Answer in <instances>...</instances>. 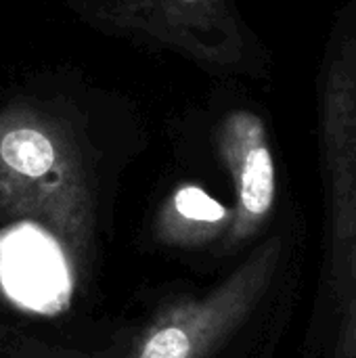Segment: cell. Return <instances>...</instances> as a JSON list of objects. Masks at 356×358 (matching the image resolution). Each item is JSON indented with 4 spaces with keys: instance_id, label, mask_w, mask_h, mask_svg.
Instances as JSON below:
<instances>
[{
    "instance_id": "cell-1",
    "label": "cell",
    "mask_w": 356,
    "mask_h": 358,
    "mask_svg": "<svg viewBox=\"0 0 356 358\" xmlns=\"http://www.w3.org/2000/svg\"><path fill=\"white\" fill-rule=\"evenodd\" d=\"M94 180L82 136L34 103L0 107V216L48 231L73 262L94 237Z\"/></svg>"
},
{
    "instance_id": "cell-2",
    "label": "cell",
    "mask_w": 356,
    "mask_h": 358,
    "mask_svg": "<svg viewBox=\"0 0 356 358\" xmlns=\"http://www.w3.org/2000/svg\"><path fill=\"white\" fill-rule=\"evenodd\" d=\"M103 36L172 52L210 73H237L252 59L250 31L233 0H65Z\"/></svg>"
},
{
    "instance_id": "cell-3",
    "label": "cell",
    "mask_w": 356,
    "mask_h": 358,
    "mask_svg": "<svg viewBox=\"0 0 356 358\" xmlns=\"http://www.w3.org/2000/svg\"><path fill=\"white\" fill-rule=\"evenodd\" d=\"M319 147L332 277L348 298L356 287V31L336 38L321 71Z\"/></svg>"
},
{
    "instance_id": "cell-4",
    "label": "cell",
    "mask_w": 356,
    "mask_h": 358,
    "mask_svg": "<svg viewBox=\"0 0 356 358\" xmlns=\"http://www.w3.org/2000/svg\"><path fill=\"white\" fill-rule=\"evenodd\" d=\"M281 256V239L262 243L218 287L166 310L147 331L136 358H208L256 308Z\"/></svg>"
},
{
    "instance_id": "cell-5",
    "label": "cell",
    "mask_w": 356,
    "mask_h": 358,
    "mask_svg": "<svg viewBox=\"0 0 356 358\" xmlns=\"http://www.w3.org/2000/svg\"><path fill=\"white\" fill-rule=\"evenodd\" d=\"M214 145L233 189L229 245L252 239L271 218L277 201V166L264 120L250 109L229 111L214 130Z\"/></svg>"
},
{
    "instance_id": "cell-6",
    "label": "cell",
    "mask_w": 356,
    "mask_h": 358,
    "mask_svg": "<svg viewBox=\"0 0 356 358\" xmlns=\"http://www.w3.org/2000/svg\"><path fill=\"white\" fill-rule=\"evenodd\" d=\"M233 210L197 185L176 187L159 206L153 229L159 241L172 248H199L227 235Z\"/></svg>"
},
{
    "instance_id": "cell-7",
    "label": "cell",
    "mask_w": 356,
    "mask_h": 358,
    "mask_svg": "<svg viewBox=\"0 0 356 358\" xmlns=\"http://www.w3.org/2000/svg\"><path fill=\"white\" fill-rule=\"evenodd\" d=\"M332 358H356V287L346 298L344 319L340 323L336 348Z\"/></svg>"
}]
</instances>
